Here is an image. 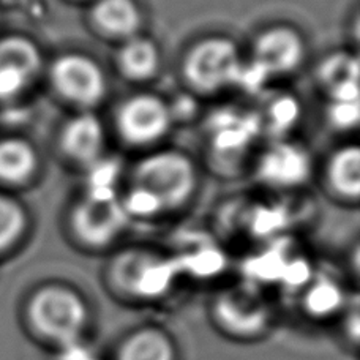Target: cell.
Returning a JSON list of instances; mask_svg holds the SVG:
<instances>
[{
	"mask_svg": "<svg viewBox=\"0 0 360 360\" xmlns=\"http://www.w3.org/2000/svg\"><path fill=\"white\" fill-rule=\"evenodd\" d=\"M22 323L32 337L51 346H72L84 335L90 311L81 295L65 286L35 289L22 308Z\"/></svg>",
	"mask_w": 360,
	"mask_h": 360,
	"instance_id": "6da1fadb",
	"label": "cell"
},
{
	"mask_svg": "<svg viewBox=\"0 0 360 360\" xmlns=\"http://www.w3.org/2000/svg\"><path fill=\"white\" fill-rule=\"evenodd\" d=\"M134 191L152 199L160 209L182 205L195 190L196 171L188 157L179 152H158L134 169Z\"/></svg>",
	"mask_w": 360,
	"mask_h": 360,
	"instance_id": "7a4b0ae2",
	"label": "cell"
},
{
	"mask_svg": "<svg viewBox=\"0 0 360 360\" xmlns=\"http://www.w3.org/2000/svg\"><path fill=\"white\" fill-rule=\"evenodd\" d=\"M240 56L226 38H207L193 48L184 62V75L199 92H215L239 78Z\"/></svg>",
	"mask_w": 360,
	"mask_h": 360,
	"instance_id": "3957f363",
	"label": "cell"
},
{
	"mask_svg": "<svg viewBox=\"0 0 360 360\" xmlns=\"http://www.w3.org/2000/svg\"><path fill=\"white\" fill-rule=\"evenodd\" d=\"M43 68L35 41L19 34L0 35V105L18 100Z\"/></svg>",
	"mask_w": 360,
	"mask_h": 360,
	"instance_id": "277c9868",
	"label": "cell"
},
{
	"mask_svg": "<svg viewBox=\"0 0 360 360\" xmlns=\"http://www.w3.org/2000/svg\"><path fill=\"white\" fill-rule=\"evenodd\" d=\"M51 82L63 98L79 106H94L106 94L100 65L82 54H67L51 67Z\"/></svg>",
	"mask_w": 360,
	"mask_h": 360,
	"instance_id": "5b68a950",
	"label": "cell"
},
{
	"mask_svg": "<svg viewBox=\"0 0 360 360\" xmlns=\"http://www.w3.org/2000/svg\"><path fill=\"white\" fill-rule=\"evenodd\" d=\"M119 131L130 144H149L163 138L171 125L166 103L153 95H138L124 103L117 115Z\"/></svg>",
	"mask_w": 360,
	"mask_h": 360,
	"instance_id": "8992f818",
	"label": "cell"
},
{
	"mask_svg": "<svg viewBox=\"0 0 360 360\" xmlns=\"http://www.w3.org/2000/svg\"><path fill=\"white\" fill-rule=\"evenodd\" d=\"M125 214L111 198L90 196L73 212V228L87 245H106L124 229Z\"/></svg>",
	"mask_w": 360,
	"mask_h": 360,
	"instance_id": "52a82bcc",
	"label": "cell"
},
{
	"mask_svg": "<svg viewBox=\"0 0 360 360\" xmlns=\"http://www.w3.org/2000/svg\"><path fill=\"white\" fill-rule=\"evenodd\" d=\"M305 48L300 35L291 27H272L256 38L255 65L267 75H286L300 65Z\"/></svg>",
	"mask_w": 360,
	"mask_h": 360,
	"instance_id": "ba28073f",
	"label": "cell"
},
{
	"mask_svg": "<svg viewBox=\"0 0 360 360\" xmlns=\"http://www.w3.org/2000/svg\"><path fill=\"white\" fill-rule=\"evenodd\" d=\"M67 155L78 163H92L105 147V130L92 114H79L68 122L60 136Z\"/></svg>",
	"mask_w": 360,
	"mask_h": 360,
	"instance_id": "9c48e42d",
	"label": "cell"
},
{
	"mask_svg": "<svg viewBox=\"0 0 360 360\" xmlns=\"http://www.w3.org/2000/svg\"><path fill=\"white\" fill-rule=\"evenodd\" d=\"M38 169V153L27 139L0 136V190L27 184Z\"/></svg>",
	"mask_w": 360,
	"mask_h": 360,
	"instance_id": "30bf717a",
	"label": "cell"
},
{
	"mask_svg": "<svg viewBox=\"0 0 360 360\" xmlns=\"http://www.w3.org/2000/svg\"><path fill=\"white\" fill-rule=\"evenodd\" d=\"M92 19L96 27L111 37L131 38L141 27V11L134 0H98Z\"/></svg>",
	"mask_w": 360,
	"mask_h": 360,
	"instance_id": "8fae6325",
	"label": "cell"
},
{
	"mask_svg": "<svg viewBox=\"0 0 360 360\" xmlns=\"http://www.w3.org/2000/svg\"><path fill=\"white\" fill-rule=\"evenodd\" d=\"M176 346L169 335L157 327L133 332L117 351L115 360H176Z\"/></svg>",
	"mask_w": 360,
	"mask_h": 360,
	"instance_id": "7c38bea8",
	"label": "cell"
},
{
	"mask_svg": "<svg viewBox=\"0 0 360 360\" xmlns=\"http://www.w3.org/2000/svg\"><path fill=\"white\" fill-rule=\"evenodd\" d=\"M119 68L128 79L147 81L158 72L160 54L155 43L149 38L131 37L120 48Z\"/></svg>",
	"mask_w": 360,
	"mask_h": 360,
	"instance_id": "4fadbf2b",
	"label": "cell"
},
{
	"mask_svg": "<svg viewBox=\"0 0 360 360\" xmlns=\"http://www.w3.org/2000/svg\"><path fill=\"white\" fill-rule=\"evenodd\" d=\"M217 318L236 335H256L267 324V310L253 302L226 297L217 307Z\"/></svg>",
	"mask_w": 360,
	"mask_h": 360,
	"instance_id": "5bb4252c",
	"label": "cell"
},
{
	"mask_svg": "<svg viewBox=\"0 0 360 360\" xmlns=\"http://www.w3.org/2000/svg\"><path fill=\"white\" fill-rule=\"evenodd\" d=\"M321 79L335 101H359V67L354 57L338 54L321 68Z\"/></svg>",
	"mask_w": 360,
	"mask_h": 360,
	"instance_id": "9a60e30c",
	"label": "cell"
},
{
	"mask_svg": "<svg viewBox=\"0 0 360 360\" xmlns=\"http://www.w3.org/2000/svg\"><path fill=\"white\" fill-rule=\"evenodd\" d=\"M329 182L338 195L357 199L360 193V152L356 146L333 153L329 163Z\"/></svg>",
	"mask_w": 360,
	"mask_h": 360,
	"instance_id": "2e32d148",
	"label": "cell"
},
{
	"mask_svg": "<svg viewBox=\"0 0 360 360\" xmlns=\"http://www.w3.org/2000/svg\"><path fill=\"white\" fill-rule=\"evenodd\" d=\"M27 224V212L21 201L8 191L0 190V259L21 242Z\"/></svg>",
	"mask_w": 360,
	"mask_h": 360,
	"instance_id": "e0dca14e",
	"label": "cell"
},
{
	"mask_svg": "<svg viewBox=\"0 0 360 360\" xmlns=\"http://www.w3.org/2000/svg\"><path fill=\"white\" fill-rule=\"evenodd\" d=\"M307 171V160L304 153L292 147H280L269 153L264 162V172L272 182L289 184L299 182Z\"/></svg>",
	"mask_w": 360,
	"mask_h": 360,
	"instance_id": "ac0fdd59",
	"label": "cell"
},
{
	"mask_svg": "<svg viewBox=\"0 0 360 360\" xmlns=\"http://www.w3.org/2000/svg\"><path fill=\"white\" fill-rule=\"evenodd\" d=\"M330 115L340 127L354 125L359 119V101H335Z\"/></svg>",
	"mask_w": 360,
	"mask_h": 360,
	"instance_id": "d6986e66",
	"label": "cell"
}]
</instances>
